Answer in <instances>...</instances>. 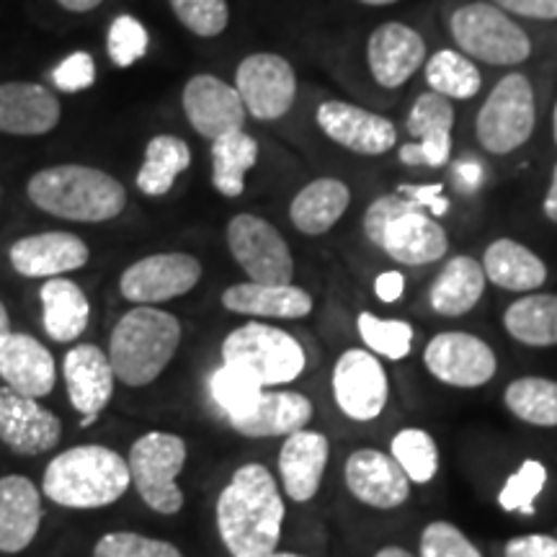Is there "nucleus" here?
I'll use <instances>...</instances> for the list:
<instances>
[{
	"label": "nucleus",
	"instance_id": "1",
	"mask_svg": "<svg viewBox=\"0 0 557 557\" xmlns=\"http://www.w3.org/2000/svg\"><path fill=\"white\" fill-rule=\"evenodd\" d=\"M284 498L263 465H243L218 498V532L233 557H271L282 540Z\"/></svg>",
	"mask_w": 557,
	"mask_h": 557
},
{
	"label": "nucleus",
	"instance_id": "2",
	"mask_svg": "<svg viewBox=\"0 0 557 557\" xmlns=\"http://www.w3.org/2000/svg\"><path fill=\"white\" fill-rule=\"evenodd\" d=\"M26 194L41 212L73 222H109L127 207V189L120 181L107 171L78 163L34 173Z\"/></svg>",
	"mask_w": 557,
	"mask_h": 557
},
{
	"label": "nucleus",
	"instance_id": "3",
	"mask_svg": "<svg viewBox=\"0 0 557 557\" xmlns=\"http://www.w3.org/2000/svg\"><path fill=\"white\" fill-rule=\"evenodd\" d=\"M132 483L129 465L120 451L83 444L62 451L47 465L45 496L65 508H103L120 500Z\"/></svg>",
	"mask_w": 557,
	"mask_h": 557
},
{
	"label": "nucleus",
	"instance_id": "4",
	"mask_svg": "<svg viewBox=\"0 0 557 557\" xmlns=\"http://www.w3.org/2000/svg\"><path fill=\"white\" fill-rule=\"evenodd\" d=\"M181 344L176 315L139 305L114 325L109 341V361L124 385L145 387L171 364Z\"/></svg>",
	"mask_w": 557,
	"mask_h": 557
},
{
	"label": "nucleus",
	"instance_id": "5",
	"mask_svg": "<svg viewBox=\"0 0 557 557\" xmlns=\"http://www.w3.org/2000/svg\"><path fill=\"white\" fill-rule=\"evenodd\" d=\"M222 364L240 369L267 389L295 382L305 372V351L287 331L246 323L222 341Z\"/></svg>",
	"mask_w": 557,
	"mask_h": 557
},
{
	"label": "nucleus",
	"instance_id": "6",
	"mask_svg": "<svg viewBox=\"0 0 557 557\" xmlns=\"http://www.w3.org/2000/svg\"><path fill=\"white\" fill-rule=\"evenodd\" d=\"M459 52L485 65H519L532 54L529 34L493 3H468L449 18Z\"/></svg>",
	"mask_w": 557,
	"mask_h": 557
},
{
	"label": "nucleus",
	"instance_id": "7",
	"mask_svg": "<svg viewBox=\"0 0 557 557\" xmlns=\"http://www.w3.org/2000/svg\"><path fill=\"white\" fill-rule=\"evenodd\" d=\"M537 122L532 81L521 73H508L487 94L478 111L475 132L480 148L491 156H508L529 143Z\"/></svg>",
	"mask_w": 557,
	"mask_h": 557
},
{
	"label": "nucleus",
	"instance_id": "8",
	"mask_svg": "<svg viewBox=\"0 0 557 557\" xmlns=\"http://www.w3.org/2000/svg\"><path fill=\"white\" fill-rule=\"evenodd\" d=\"M129 475L137 493L152 511L178 513L184 506V493L176 483L186 465V442L169 431H148L132 444Z\"/></svg>",
	"mask_w": 557,
	"mask_h": 557
},
{
	"label": "nucleus",
	"instance_id": "9",
	"mask_svg": "<svg viewBox=\"0 0 557 557\" xmlns=\"http://www.w3.org/2000/svg\"><path fill=\"white\" fill-rule=\"evenodd\" d=\"M227 248L238 267L248 274V282L292 284L295 259L287 240L259 214H235L227 225Z\"/></svg>",
	"mask_w": 557,
	"mask_h": 557
},
{
	"label": "nucleus",
	"instance_id": "10",
	"mask_svg": "<svg viewBox=\"0 0 557 557\" xmlns=\"http://www.w3.org/2000/svg\"><path fill=\"white\" fill-rule=\"evenodd\" d=\"M243 107L261 122L282 120L297 96V75L287 58L276 52H256L240 60L235 70Z\"/></svg>",
	"mask_w": 557,
	"mask_h": 557
},
{
	"label": "nucleus",
	"instance_id": "11",
	"mask_svg": "<svg viewBox=\"0 0 557 557\" xmlns=\"http://www.w3.org/2000/svg\"><path fill=\"white\" fill-rule=\"evenodd\" d=\"M426 369L451 387H483L498 369L496 351L472 333L449 331L429 341L423 351Z\"/></svg>",
	"mask_w": 557,
	"mask_h": 557
},
{
	"label": "nucleus",
	"instance_id": "12",
	"mask_svg": "<svg viewBox=\"0 0 557 557\" xmlns=\"http://www.w3.org/2000/svg\"><path fill=\"white\" fill-rule=\"evenodd\" d=\"M199 278L201 263L191 253H156L124 271L120 292L135 305H158L189 295Z\"/></svg>",
	"mask_w": 557,
	"mask_h": 557
},
{
	"label": "nucleus",
	"instance_id": "13",
	"mask_svg": "<svg viewBox=\"0 0 557 557\" xmlns=\"http://www.w3.org/2000/svg\"><path fill=\"white\" fill-rule=\"evenodd\" d=\"M387 374L369 348H348L333 369V395L351 421H374L387 406Z\"/></svg>",
	"mask_w": 557,
	"mask_h": 557
},
{
	"label": "nucleus",
	"instance_id": "14",
	"mask_svg": "<svg viewBox=\"0 0 557 557\" xmlns=\"http://www.w3.org/2000/svg\"><path fill=\"white\" fill-rule=\"evenodd\" d=\"M315 122L331 143L357 156H385L398 143V129L387 116L348 101H323L318 107Z\"/></svg>",
	"mask_w": 557,
	"mask_h": 557
},
{
	"label": "nucleus",
	"instance_id": "15",
	"mask_svg": "<svg viewBox=\"0 0 557 557\" xmlns=\"http://www.w3.org/2000/svg\"><path fill=\"white\" fill-rule=\"evenodd\" d=\"M408 135L416 143L403 145L398 150L406 165H429L442 169L451 156V129H455V107L449 99L426 90L408 111Z\"/></svg>",
	"mask_w": 557,
	"mask_h": 557
},
{
	"label": "nucleus",
	"instance_id": "16",
	"mask_svg": "<svg viewBox=\"0 0 557 557\" xmlns=\"http://www.w3.org/2000/svg\"><path fill=\"white\" fill-rule=\"evenodd\" d=\"M62 436L60 418L37 398L21 395L9 385L0 387V438L16 455L34 457L50 451Z\"/></svg>",
	"mask_w": 557,
	"mask_h": 557
},
{
	"label": "nucleus",
	"instance_id": "17",
	"mask_svg": "<svg viewBox=\"0 0 557 557\" xmlns=\"http://www.w3.org/2000/svg\"><path fill=\"white\" fill-rule=\"evenodd\" d=\"M184 111L191 127L212 143L222 135L243 129L246 122V107L238 88L212 73H199L186 83Z\"/></svg>",
	"mask_w": 557,
	"mask_h": 557
},
{
	"label": "nucleus",
	"instance_id": "18",
	"mask_svg": "<svg viewBox=\"0 0 557 557\" xmlns=\"http://www.w3.org/2000/svg\"><path fill=\"white\" fill-rule=\"evenodd\" d=\"M426 62V41L413 26L387 21L369 34L367 65L382 88H400Z\"/></svg>",
	"mask_w": 557,
	"mask_h": 557
},
{
	"label": "nucleus",
	"instance_id": "19",
	"mask_svg": "<svg viewBox=\"0 0 557 557\" xmlns=\"http://www.w3.org/2000/svg\"><path fill=\"white\" fill-rule=\"evenodd\" d=\"M344 480L348 493L359 504L382 508H398L410 496V480L393 455H385L380 449H357L348 455L344 465Z\"/></svg>",
	"mask_w": 557,
	"mask_h": 557
},
{
	"label": "nucleus",
	"instance_id": "20",
	"mask_svg": "<svg viewBox=\"0 0 557 557\" xmlns=\"http://www.w3.org/2000/svg\"><path fill=\"white\" fill-rule=\"evenodd\" d=\"M11 267L21 276L52 278L78 271L88 263V246L73 233H39L11 246Z\"/></svg>",
	"mask_w": 557,
	"mask_h": 557
},
{
	"label": "nucleus",
	"instance_id": "21",
	"mask_svg": "<svg viewBox=\"0 0 557 557\" xmlns=\"http://www.w3.org/2000/svg\"><path fill=\"white\" fill-rule=\"evenodd\" d=\"M58 96L39 83H3L0 86V132L16 137H39L60 124Z\"/></svg>",
	"mask_w": 557,
	"mask_h": 557
},
{
	"label": "nucleus",
	"instance_id": "22",
	"mask_svg": "<svg viewBox=\"0 0 557 557\" xmlns=\"http://www.w3.org/2000/svg\"><path fill=\"white\" fill-rule=\"evenodd\" d=\"M0 377L16 393L39 400L52 393L58 372L52 354L37 338L11 331L0 338Z\"/></svg>",
	"mask_w": 557,
	"mask_h": 557
},
{
	"label": "nucleus",
	"instance_id": "23",
	"mask_svg": "<svg viewBox=\"0 0 557 557\" xmlns=\"http://www.w3.org/2000/svg\"><path fill=\"white\" fill-rule=\"evenodd\" d=\"M62 372H65L70 403L81 416H99L109 406L116 374L109 354H103L99 346L81 344L70 348Z\"/></svg>",
	"mask_w": 557,
	"mask_h": 557
},
{
	"label": "nucleus",
	"instance_id": "24",
	"mask_svg": "<svg viewBox=\"0 0 557 557\" xmlns=\"http://www.w3.org/2000/svg\"><path fill=\"white\" fill-rule=\"evenodd\" d=\"M329 455V438L320 431L302 429L287 436L282 455H278V475H282V485L292 500L308 504L318 496Z\"/></svg>",
	"mask_w": 557,
	"mask_h": 557
},
{
	"label": "nucleus",
	"instance_id": "25",
	"mask_svg": "<svg viewBox=\"0 0 557 557\" xmlns=\"http://www.w3.org/2000/svg\"><path fill=\"white\" fill-rule=\"evenodd\" d=\"M41 517V496L29 478H0V553H24L37 537Z\"/></svg>",
	"mask_w": 557,
	"mask_h": 557
},
{
	"label": "nucleus",
	"instance_id": "26",
	"mask_svg": "<svg viewBox=\"0 0 557 557\" xmlns=\"http://www.w3.org/2000/svg\"><path fill=\"white\" fill-rule=\"evenodd\" d=\"M382 250L406 267H426L442 261L449 250L447 230L431 218L426 209H416L398 218L382 235Z\"/></svg>",
	"mask_w": 557,
	"mask_h": 557
},
{
	"label": "nucleus",
	"instance_id": "27",
	"mask_svg": "<svg viewBox=\"0 0 557 557\" xmlns=\"http://www.w3.org/2000/svg\"><path fill=\"white\" fill-rule=\"evenodd\" d=\"M222 305L238 315L278 320H299L312 312V297L295 284H233L222 292Z\"/></svg>",
	"mask_w": 557,
	"mask_h": 557
},
{
	"label": "nucleus",
	"instance_id": "28",
	"mask_svg": "<svg viewBox=\"0 0 557 557\" xmlns=\"http://www.w3.org/2000/svg\"><path fill=\"white\" fill-rule=\"evenodd\" d=\"M312 418V403L302 393H263L253 410L230 421L240 436H289L302 431Z\"/></svg>",
	"mask_w": 557,
	"mask_h": 557
},
{
	"label": "nucleus",
	"instance_id": "29",
	"mask_svg": "<svg viewBox=\"0 0 557 557\" xmlns=\"http://www.w3.org/2000/svg\"><path fill=\"white\" fill-rule=\"evenodd\" d=\"M485 282L483 263L470 259V256H455V259L447 261V267L438 271L434 284H431V310L444 318L468 315L483 297Z\"/></svg>",
	"mask_w": 557,
	"mask_h": 557
},
{
	"label": "nucleus",
	"instance_id": "30",
	"mask_svg": "<svg viewBox=\"0 0 557 557\" xmlns=\"http://www.w3.org/2000/svg\"><path fill=\"white\" fill-rule=\"evenodd\" d=\"M351 205V191L341 178H315L297 191L289 205V218L302 235H323L344 218Z\"/></svg>",
	"mask_w": 557,
	"mask_h": 557
},
{
	"label": "nucleus",
	"instance_id": "31",
	"mask_svg": "<svg viewBox=\"0 0 557 557\" xmlns=\"http://www.w3.org/2000/svg\"><path fill=\"white\" fill-rule=\"evenodd\" d=\"M483 271L487 282L506 292H532L547 282V267L524 243L500 238L485 248Z\"/></svg>",
	"mask_w": 557,
	"mask_h": 557
},
{
	"label": "nucleus",
	"instance_id": "32",
	"mask_svg": "<svg viewBox=\"0 0 557 557\" xmlns=\"http://www.w3.org/2000/svg\"><path fill=\"white\" fill-rule=\"evenodd\" d=\"M41 299V320H45L47 336L58 344H70L81 338L88 329L90 305L86 292H83L73 278L52 276L47 278L39 292Z\"/></svg>",
	"mask_w": 557,
	"mask_h": 557
},
{
	"label": "nucleus",
	"instance_id": "33",
	"mask_svg": "<svg viewBox=\"0 0 557 557\" xmlns=\"http://www.w3.org/2000/svg\"><path fill=\"white\" fill-rule=\"evenodd\" d=\"M191 165V150L176 135L152 137L137 171V189L148 197H165L176 178Z\"/></svg>",
	"mask_w": 557,
	"mask_h": 557
},
{
	"label": "nucleus",
	"instance_id": "34",
	"mask_svg": "<svg viewBox=\"0 0 557 557\" xmlns=\"http://www.w3.org/2000/svg\"><path fill=\"white\" fill-rule=\"evenodd\" d=\"M259 163V143L246 129L230 132L212 143V184L222 197L238 199L246 191V173Z\"/></svg>",
	"mask_w": 557,
	"mask_h": 557
},
{
	"label": "nucleus",
	"instance_id": "35",
	"mask_svg": "<svg viewBox=\"0 0 557 557\" xmlns=\"http://www.w3.org/2000/svg\"><path fill=\"white\" fill-rule=\"evenodd\" d=\"M504 325L524 346H557V295H524L508 305Z\"/></svg>",
	"mask_w": 557,
	"mask_h": 557
},
{
	"label": "nucleus",
	"instance_id": "36",
	"mask_svg": "<svg viewBox=\"0 0 557 557\" xmlns=\"http://www.w3.org/2000/svg\"><path fill=\"white\" fill-rule=\"evenodd\" d=\"M426 86L449 101L475 99L483 86V75L468 54L455 50H438L423 62Z\"/></svg>",
	"mask_w": 557,
	"mask_h": 557
},
{
	"label": "nucleus",
	"instance_id": "37",
	"mask_svg": "<svg viewBox=\"0 0 557 557\" xmlns=\"http://www.w3.org/2000/svg\"><path fill=\"white\" fill-rule=\"evenodd\" d=\"M506 408L532 426H557V382L545 377H519L506 387Z\"/></svg>",
	"mask_w": 557,
	"mask_h": 557
},
{
	"label": "nucleus",
	"instance_id": "38",
	"mask_svg": "<svg viewBox=\"0 0 557 557\" xmlns=\"http://www.w3.org/2000/svg\"><path fill=\"white\" fill-rule=\"evenodd\" d=\"M389 455L400 465L410 483L426 485L438 472V447L423 429H403L389 442Z\"/></svg>",
	"mask_w": 557,
	"mask_h": 557
},
{
	"label": "nucleus",
	"instance_id": "39",
	"mask_svg": "<svg viewBox=\"0 0 557 557\" xmlns=\"http://www.w3.org/2000/svg\"><path fill=\"white\" fill-rule=\"evenodd\" d=\"M359 336L364 346L374 357H385L389 361L406 359L413 346V325L406 320H385L372 315V312H361L357 318Z\"/></svg>",
	"mask_w": 557,
	"mask_h": 557
},
{
	"label": "nucleus",
	"instance_id": "40",
	"mask_svg": "<svg viewBox=\"0 0 557 557\" xmlns=\"http://www.w3.org/2000/svg\"><path fill=\"white\" fill-rule=\"evenodd\" d=\"M209 393H212L214 403L225 410L230 421H235V418L253 410L256 403L261 400L263 387L256 380H250L248 374H243L240 369L222 364L209 377Z\"/></svg>",
	"mask_w": 557,
	"mask_h": 557
},
{
	"label": "nucleus",
	"instance_id": "41",
	"mask_svg": "<svg viewBox=\"0 0 557 557\" xmlns=\"http://www.w3.org/2000/svg\"><path fill=\"white\" fill-rule=\"evenodd\" d=\"M547 483V468L540 459H524L521 468L508 475L498 493V506L508 513H524L534 517L537 511V496Z\"/></svg>",
	"mask_w": 557,
	"mask_h": 557
},
{
	"label": "nucleus",
	"instance_id": "42",
	"mask_svg": "<svg viewBox=\"0 0 557 557\" xmlns=\"http://www.w3.org/2000/svg\"><path fill=\"white\" fill-rule=\"evenodd\" d=\"M181 24L201 39L220 37L230 24L227 0H169Z\"/></svg>",
	"mask_w": 557,
	"mask_h": 557
},
{
	"label": "nucleus",
	"instance_id": "43",
	"mask_svg": "<svg viewBox=\"0 0 557 557\" xmlns=\"http://www.w3.org/2000/svg\"><path fill=\"white\" fill-rule=\"evenodd\" d=\"M148 29L135 16H116L114 24L109 26L107 50L116 67H129L137 60H143L145 52H148Z\"/></svg>",
	"mask_w": 557,
	"mask_h": 557
},
{
	"label": "nucleus",
	"instance_id": "44",
	"mask_svg": "<svg viewBox=\"0 0 557 557\" xmlns=\"http://www.w3.org/2000/svg\"><path fill=\"white\" fill-rule=\"evenodd\" d=\"M94 557H184L171 542L143 537L135 532H109L96 542Z\"/></svg>",
	"mask_w": 557,
	"mask_h": 557
},
{
	"label": "nucleus",
	"instance_id": "45",
	"mask_svg": "<svg viewBox=\"0 0 557 557\" xmlns=\"http://www.w3.org/2000/svg\"><path fill=\"white\" fill-rule=\"evenodd\" d=\"M418 557H483L480 549L465 537L462 529L449 521H431L421 534V555Z\"/></svg>",
	"mask_w": 557,
	"mask_h": 557
},
{
	"label": "nucleus",
	"instance_id": "46",
	"mask_svg": "<svg viewBox=\"0 0 557 557\" xmlns=\"http://www.w3.org/2000/svg\"><path fill=\"white\" fill-rule=\"evenodd\" d=\"M416 209H423L418 201H413L406 194H385V197L374 199L372 205L367 207L364 212V235L372 246H382V235L385 230L393 225L395 220L403 218V214L416 212Z\"/></svg>",
	"mask_w": 557,
	"mask_h": 557
},
{
	"label": "nucleus",
	"instance_id": "47",
	"mask_svg": "<svg viewBox=\"0 0 557 557\" xmlns=\"http://www.w3.org/2000/svg\"><path fill=\"white\" fill-rule=\"evenodd\" d=\"M52 83L65 94H81L96 83V62L88 52H73L52 70Z\"/></svg>",
	"mask_w": 557,
	"mask_h": 557
},
{
	"label": "nucleus",
	"instance_id": "48",
	"mask_svg": "<svg viewBox=\"0 0 557 557\" xmlns=\"http://www.w3.org/2000/svg\"><path fill=\"white\" fill-rule=\"evenodd\" d=\"M506 557H557V537L521 534L506 545Z\"/></svg>",
	"mask_w": 557,
	"mask_h": 557
},
{
	"label": "nucleus",
	"instance_id": "49",
	"mask_svg": "<svg viewBox=\"0 0 557 557\" xmlns=\"http://www.w3.org/2000/svg\"><path fill=\"white\" fill-rule=\"evenodd\" d=\"M498 9L506 13H517L524 18L553 21L557 18V0H496Z\"/></svg>",
	"mask_w": 557,
	"mask_h": 557
},
{
	"label": "nucleus",
	"instance_id": "50",
	"mask_svg": "<svg viewBox=\"0 0 557 557\" xmlns=\"http://www.w3.org/2000/svg\"><path fill=\"white\" fill-rule=\"evenodd\" d=\"M400 194H406L413 201H418L423 209L434 212L436 218L444 214L449 209V201L444 197V186L442 184H429V186H400Z\"/></svg>",
	"mask_w": 557,
	"mask_h": 557
},
{
	"label": "nucleus",
	"instance_id": "51",
	"mask_svg": "<svg viewBox=\"0 0 557 557\" xmlns=\"http://www.w3.org/2000/svg\"><path fill=\"white\" fill-rule=\"evenodd\" d=\"M374 292H377L382 302H398L403 292H406V278H403L400 271H385V274H380L377 282H374Z\"/></svg>",
	"mask_w": 557,
	"mask_h": 557
},
{
	"label": "nucleus",
	"instance_id": "52",
	"mask_svg": "<svg viewBox=\"0 0 557 557\" xmlns=\"http://www.w3.org/2000/svg\"><path fill=\"white\" fill-rule=\"evenodd\" d=\"M542 209H545V218L557 225V163L553 169V178H549V189H547V197H545V205H542Z\"/></svg>",
	"mask_w": 557,
	"mask_h": 557
},
{
	"label": "nucleus",
	"instance_id": "53",
	"mask_svg": "<svg viewBox=\"0 0 557 557\" xmlns=\"http://www.w3.org/2000/svg\"><path fill=\"white\" fill-rule=\"evenodd\" d=\"M58 3L70 13H88V11L99 9L103 0H58Z\"/></svg>",
	"mask_w": 557,
	"mask_h": 557
},
{
	"label": "nucleus",
	"instance_id": "54",
	"mask_svg": "<svg viewBox=\"0 0 557 557\" xmlns=\"http://www.w3.org/2000/svg\"><path fill=\"white\" fill-rule=\"evenodd\" d=\"M459 176L468 181L470 186H475L478 178H480V169L475 163H462V165H459Z\"/></svg>",
	"mask_w": 557,
	"mask_h": 557
},
{
	"label": "nucleus",
	"instance_id": "55",
	"mask_svg": "<svg viewBox=\"0 0 557 557\" xmlns=\"http://www.w3.org/2000/svg\"><path fill=\"white\" fill-rule=\"evenodd\" d=\"M374 557H413V553H408V549H403V547L389 545V547H382Z\"/></svg>",
	"mask_w": 557,
	"mask_h": 557
},
{
	"label": "nucleus",
	"instance_id": "56",
	"mask_svg": "<svg viewBox=\"0 0 557 557\" xmlns=\"http://www.w3.org/2000/svg\"><path fill=\"white\" fill-rule=\"evenodd\" d=\"M5 333H11V318H9V310H5V305L0 302V338H3Z\"/></svg>",
	"mask_w": 557,
	"mask_h": 557
},
{
	"label": "nucleus",
	"instance_id": "57",
	"mask_svg": "<svg viewBox=\"0 0 557 557\" xmlns=\"http://www.w3.org/2000/svg\"><path fill=\"white\" fill-rule=\"evenodd\" d=\"M359 3L361 5H377L380 9V5H393V3H400V0H359Z\"/></svg>",
	"mask_w": 557,
	"mask_h": 557
},
{
	"label": "nucleus",
	"instance_id": "58",
	"mask_svg": "<svg viewBox=\"0 0 557 557\" xmlns=\"http://www.w3.org/2000/svg\"><path fill=\"white\" fill-rule=\"evenodd\" d=\"M96 418H99V416H81V426H83V429L94 426V423H96Z\"/></svg>",
	"mask_w": 557,
	"mask_h": 557
},
{
	"label": "nucleus",
	"instance_id": "59",
	"mask_svg": "<svg viewBox=\"0 0 557 557\" xmlns=\"http://www.w3.org/2000/svg\"><path fill=\"white\" fill-rule=\"evenodd\" d=\"M553 139L557 145V103H555V111H553Z\"/></svg>",
	"mask_w": 557,
	"mask_h": 557
},
{
	"label": "nucleus",
	"instance_id": "60",
	"mask_svg": "<svg viewBox=\"0 0 557 557\" xmlns=\"http://www.w3.org/2000/svg\"><path fill=\"white\" fill-rule=\"evenodd\" d=\"M271 557H305V555H297V553H274Z\"/></svg>",
	"mask_w": 557,
	"mask_h": 557
}]
</instances>
